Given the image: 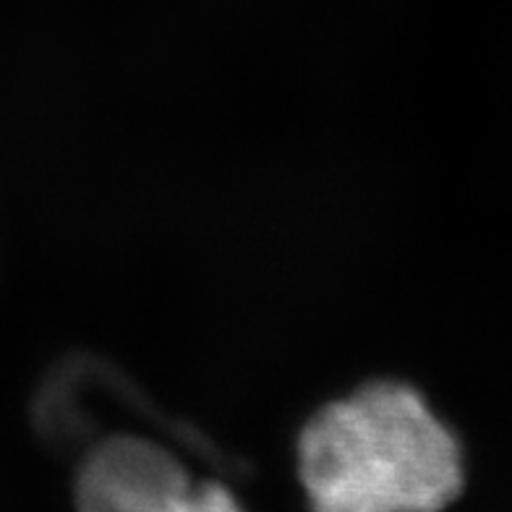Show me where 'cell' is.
<instances>
[{"mask_svg":"<svg viewBox=\"0 0 512 512\" xmlns=\"http://www.w3.org/2000/svg\"><path fill=\"white\" fill-rule=\"evenodd\" d=\"M194 486L165 447L142 437H113L89 452L76 476L79 512H170Z\"/></svg>","mask_w":512,"mask_h":512,"instance_id":"cell-2","label":"cell"},{"mask_svg":"<svg viewBox=\"0 0 512 512\" xmlns=\"http://www.w3.org/2000/svg\"><path fill=\"white\" fill-rule=\"evenodd\" d=\"M298 479L311 512H445L463 492L465 465L421 392L369 382L306 421Z\"/></svg>","mask_w":512,"mask_h":512,"instance_id":"cell-1","label":"cell"},{"mask_svg":"<svg viewBox=\"0 0 512 512\" xmlns=\"http://www.w3.org/2000/svg\"><path fill=\"white\" fill-rule=\"evenodd\" d=\"M170 512H246L241 507L230 489L215 481H202V484L191 486L189 492L183 494V499Z\"/></svg>","mask_w":512,"mask_h":512,"instance_id":"cell-3","label":"cell"}]
</instances>
